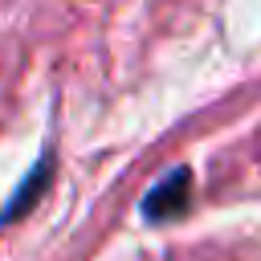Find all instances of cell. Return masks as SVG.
<instances>
[{"label":"cell","mask_w":261,"mask_h":261,"mask_svg":"<svg viewBox=\"0 0 261 261\" xmlns=\"http://www.w3.org/2000/svg\"><path fill=\"white\" fill-rule=\"evenodd\" d=\"M45 163H49V159H41V167H37V171L29 175V184H24L20 200H12V204H8L4 212H0V224H4V220H12V216H24V212L33 208V200H37V192H41V179H45Z\"/></svg>","instance_id":"7a4b0ae2"},{"label":"cell","mask_w":261,"mask_h":261,"mask_svg":"<svg viewBox=\"0 0 261 261\" xmlns=\"http://www.w3.org/2000/svg\"><path fill=\"white\" fill-rule=\"evenodd\" d=\"M188 204H192V171H188V167H175V171H167V175L147 192L143 216L155 220V224H163V220L188 212Z\"/></svg>","instance_id":"6da1fadb"}]
</instances>
